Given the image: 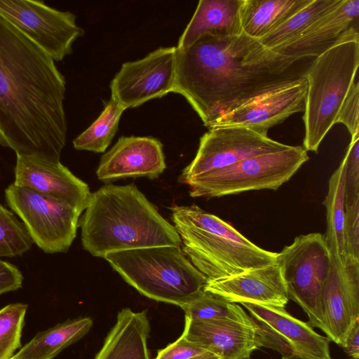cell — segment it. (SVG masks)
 <instances>
[{
	"mask_svg": "<svg viewBox=\"0 0 359 359\" xmlns=\"http://www.w3.org/2000/svg\"><path fill=\"white\" fill-rule=\"evenodd\" d=\"M205 352L208 351L181 335L177 341L159 351L155 359H191Z\"/></svg>",
	"mask_w": 359,
	"mask_h": 359,
	"instance_id": "836d02e7",
	"label": "cell"
},
{
	"mask_svg": "<svg viewBox=\"0 0 359 359\" xmlns=\"http://www.w3.org/2000/svg\"><path fill=\"white\" fill-rule=\"evenodd\" d=\"M111 266L142 294L182 306L208 283L180 246L139 248L106 255Z\"/></svg>",
	"mask_w": 359,
	"mask_h": 359,
	"instance_id": "5b68a950",
	"label": "cell"
},
{
	"mask_svg": "<svg viewBox=\"0 0 359 359\" xmlns=\"http://www.w3.org/2000/svg\"><path fill=\"white\" fill-rule=\"evenodd\" d=\"M126 109L110 98L98 118L73 141L77 150L103 153L111 142Z\"/></svg>",
	"mask_w": 359,
	"mask_h": 359,
	"instance_id": "4316f807",
	"label": "cell"
},
{
	"mask_svg": "<svg viewBox=\"0 0 359 359\" xmlns=\"http://www.w3.org/2000/svg\"><path fill=\"white\" fill-rule=\"evenodd\" d=\"M344 240L346 255L359 260V197L345 204Z\"/></svg>",
	"mask_w": 359,
	"mask_h": 359,
	"instance_id": "1f68e13d",
	"label": "cell"
},
{
	"mask_svg": "<svg viewBox=\"0 0 359 359\" xmlns=\"http://www.w3.org/2000/svg\"><path fill=\"white\" fill-rule=\"evenodd\" d=\"M306 91L304 76L218 116L207 128L241 126L267 135L271 127L304 111Z\"/></svg>",
	"mask_w": 359,
	"mask_h": 359,
	"instance_id": "5bb4252c",
	"label": "cell"
},
{
	"mask_svg": "<svg viewBox=\"0 0 359 359\" xmlns=\"http://www.w3.org/2000/svg\"><path fill=\"white\" fill-rule=\"evenodd\" d=\"M312 0H243L242 33L259 40L273 31Z\"/></svg>",
	"mask_w": 359,
	"mask_h": 359,
	"instance_id": "603a6c76",
	"label": "cell"
},
{
	"mask_svg": "<svg viewBox=\"0 0 359 359\" xmlns=\"http://www.w3.org/2000/svg\"><path fill=\"white\" fill-rule=\"evenodd\" d=\"M170 210L182 251L208 282L276 263L277 252L259 248L197 205H173Z\"/></svg>",
	"mask_w": 359,
	"mask_h": 359,
	"instance_id": "277c9868",
	"label": "cell"
},
{
	"mask_svg": "<svg viewBox=\"0 0 359 359\" xmlns=\"http://www.w3.org/2000/svg\"><path fill=\"white\" fill-rule=\"evenodd\" d=\"M304 60L278 53L243 33L204 35L187 48H177L172 92L186 98L207 127L250 100L304 76Z\"/></svg>",
	"mask_w": 359,
	"mask_h": 359,
	"instance_id": "7a4b0ae2",
	"label": "cell"
},
{
	"mask_svg": "<svg viewBox=\"0 0 359 359\" xmlns=\"http://www.w3.org/2000/svg\"><path fill=\"white\" fill-rule=\"evenodd\" d=\"M23 276L14 264L0 259V295L20 289Z\"/></svg>",
	"mask_w": 359,
	"mask_h": 359,
	"instance_id": "e575fe53",
	"label": "cell"
},
{
	"mask_svg": "<svg viewBox=\"0 0 359 359\" xmlns=\"http://www.w3.org/2000/svg\"><path fill=\"white\" fill-rule=\"evenodd\" d=\"M79 226L93 256L164 245L181 246L175 226L133 184H108L91 193Z\"/></svg>",
	"mask_w": 359,
	"mask_h": 359,
	"instance_id": "3957f363",
	"label": "cell"
},
{
	"mask_svg": "<svg viewBox=\"0 0 359 359\" xmlns=\"http://www.w3.org/2000/svg\"><path fill=\"white\" fill-rule=\"evenodd\" d=\"M32 244L23 223L0 203V257L22 255Z\"/></svg>",
	"mask_w": 359,
	"mask_h": 359,
	"instance_id": "f1b7e54d",
	"label": "cell"
},
{
	"mask_svg": "<svg viewBox=\"0 0 359 359\" xmlns=\"http://www.w3.org/2000/svg\"><path fill=\"white\" fill-rule=\"evenodd\" d=\"M345 204L359 197V135L351 138L344 156Z\"/></svg>",
	"mask_w": 359,
	"mask_h": 359,
	"instance_id": "4dcf8cb0",
	"label": "cell"
},
{
	"mask_svg": "<svg viewBox=\"0 0 359 359\" xmlns=\"http://www.w3.org/2000/svg\"><path fill=\"white\" fill-rule=\"evenodd\" d=\"M182 336L219 359H250L252 352L261 348L250 320L185 318Z\"/></svg>",
	"mask_w": 359,
	"mask_h": 359,
	"instance_id": "d6986e66",
	"label": "cell"
},
{
	"mask_svg": "<svg viewBox=\"0 0 359 359\" xmlns=\"http://www.w3.org/2000/svg\"></svg>",
	"mask_w": 359,
	"mask_h": 359,
	"instance_id": "74e56055",
	"label": "cell"
},
{
	"mask_svg": "<svg viewBox=\"0 0 359 359\" xmlns=\"http://www.w3.org/2000/svg\"><path fill=\"white\" fill-rule=\"evenodd\" d=\"M65 91L55 61L0 16V144L16 156L60 161Z\"/></svg>",
	"mask_w": 359,
	"mask_h": 359,
	"instance_id": "6da1fadb",
	"label": "cell"
},
{
	"mask_svg": "<svg viewBox=\"0 0 359 359\" xmlns=\"http://www.w3.org/2000/svg\"><path fill=\"white\" fill-rule=\"evenodd\" d=\"M93 325L89 317L68 320L38 332L10 359H53L86 334Z\"/></svg>",
	"mask_w": 359,
	"mask_h": 359,
	"instance_id": "d4e9b609",
	"label": "cell"
},
{
	"mask_svg": "<svg viewBox=\"0 0 359 359\" xmlns=\"http://www.w3.org/2000/svg\"><path fill=\"white\" fill-rule=\"evenodd\" d=\"M342 0H312L282 25L258 40L265 48L273 49L298 37L324 15L339 5Z\"/></svg>",
	"mask_w": 359,
	"mask_h": 359,
	"instance_id": "484cf974",
	"label": "cell"
},
{
	"mask_svg": "<svg viewBox=\"0 0 359 359\" xmlns=\"http://www.w3.org/2000/svg\"><path fill=\"white\" fill-rule=\"evenodd\" d=\"M28 306L10 304L0 309V359H10L21 347L20 339Z\"/></svg>",
	"mask_w": 359,
	"mask_h": 359,
	"instance_id": "f546056e",
	"label": "cell"
},
{
	"mask_svg": "<svg viewBox=\"0 0 359 359\" xmlns=\"http://www.w3.org/2000/svg\"><path fill=\"white\" fill-rule=\"evenodd\" d=\"M358 28L359 0H342L298 37L272 50L299 60L317 57L337 44L359 41Z\"/></svg>",
	"mask_w": 359,
	"mask_h": 359,
	"instance_id": "2e32d148",
	"label": "cell"
},
{
	"mask_svg": "<svg viewBox=\"0 0 359 359\" xmlns=\"http://www.w3.org/2000/svg\"><path fill=\"white\" fill-rule=\"evenodd\" d=\"M359 82L357 79L352 84L344 100L336 119V123L344 124L351 138L359 135Z\"/></svg>",
	"mask_w": 359,
	"mask_h": 359,
	"instance_id": "d6a6232c",
	"label": "cell"
},
{
	"mask_svg": "<svg viewBox=\"0 0 359 359\" xmlns=\"http://www.w3.org/2000/svg\"><path fill=\"white\" fill-rule=\"evenodd\" d=\"M8 207L33 243L46 253L67 252L76 236L81 212L69 204L13 183L5 189Z\"/></svg>",
	"mask_w": 359,
	"mask_h": 359,
	"instance_id": "9c48e42d",
	"label": "cell"
},
{
	"mask_svg": "<svg viewBox=\"0 0 359 359\" xmlns=\"http://www.w3.org/2000/svg\"><path fill=\"white\" fill-rule=\"evenodd\" d=\"M248 311L259 345L274 350L281 359H331L330 340L285 307L241 303Z\"/></svg>",
	"mask_w": 359,
	"mask_h": 359,
	"instance_id": "8fae6325",
	"label": "cell"
},
{
	"mask_svg": "<svg viewBox=\"0 0 359 359\" xmlns=\"http://www.w3.org/2000/svg\"><path fill=\"white\" fill-rule=\"evenodd\" d=\"M176 58V47H163L123 63L111 82V97L126 109L172 92Z\"/></svg>",
	"mask_w": 359,
	"mask_h": 359,
	"instance_id": "4fadbf2b",
	"label": "cell"
},
{
	"mask_svg": "<svg viewBox=\"0 0 359 359\" xmlns=\"http://www.w3.org/2000/svg\"><path fill=\"white\" fill-rule=\"evenodd\" d=\"M165 168L163 144L158 139L123 136L101 157L96 175L105 182L128 177L155 179Z\"/></svg>",
	"mask_w": 359,
	"mask_h": 359,
	"instance_id": "ac0fdd59",
	"label": "cell"
},
{
	"mask_svg": "<svg viewBox=\"0 0 359 359\" xmlns=\"http://www.w3.org/2000/svg\"><path fill=\"white\" fill-rule=\"evenodd\" d=\"M149 330L147 311L122 309L95 359H149Z\"/></svg>",
	"mask_w": 359,
	"mask_h": 359,
	"instance_id": "7402d4cb",
	"label": "cell"
},
{
	"mask_svg": "<svg viewBox=\"0 0 359 359\" xmlns=\"http://www.w3.org/2000/svg\"><path fill=\"white\" fill-rule=\"evenodd\" d=\"M16 156L15 185L64 201L81 213L85 210L91 196L88 185L60 161Z\"/></svg>",
	"mask_w": 359,
	"mask_h": 359,
	"instance_id": "e0dca14e",
	"label": "cell"
},
{
	"mask_svg": "<svg viewBox=\"0 0 359 359\" xmlns=\"http://www.w3.org/2000/svg\"><path fill=\"white\" fill-rule=\"evenodd\" d=\"M0 16L55 62L70 55L73 43L84 34L74 13L50 7L43 1L0 0Z\"/></svg>",
	"mask_w": 359,
	"mask_h": 359,
	"instance_id": "30bf717a",
	"label": "cell"
},
{
	"mask_svg": "<svg viewBox=\"0 0 359 359\" xmlns=\"http://www.w3.org/2000/svg\"><path fill=\"white\" fill-rule=\"evenodd\" d=\"M359 41L337 44L315 58L305 73L304 147L317 152L352 84L358 79Z\"/></svg>",
	"mask_w": 359,
	"mask_h": 359,
	"instance_id": "8992f818",
	"label": "cell"
},
{
	"mask_svg": "<svg viewBox=\"0 0 359 359\" xmlns=\"http://www.w3.org/2000/svg\"><path fill=\"white\" fill-rule=\"evenodd\" d=\"M290 147L249 128L241 126L209 128L201 137L192 161L179 177L183 183L201 174L257 155L283 151Z\"/></svg>",
	"mask_w": 359,
	"mask_h": 359,
	"instance_id": "7c38bea8",
	"label": "cell"
},
{
	"mask_svg": "<svg viewBox=\"0 0 359 359\" xmlns=\"http://www.w3.org/2000/svg\"><path fill=\"white\" fill-rule=\"evenodd\" d=\"M191 359H219L215 354L210 352H205L201 355L192 358Z\"/></svg>",
	"mask_w": 359,
	"mask_h": 359,
	"instance_id": "8d00e7d4",
	"label": "cell"
},
{
	"mask_svg": "<svg viewBox=\"0 0 359 359\" xmlns=\"http://www.w3.org/2000/svg\"><path fill=\"white\" fill-rule=\"evenodd\" d=\"M321 330L343 348L359 321V260L346 255L341 268L332 266L321 294Z\"/></svg>",
	"mask_w": 359,
	"mask_h": 359,
	"instance_id": "9a60e30c",
	"label": "cell"
},
{
	"mask_svg": "<svg viewBox=\"0 0 359 359\" xmlns=\"http://www.w3.org/2000/svg\"><path fill=\"white\" fill-rule=\"evenodd\" d=\"M243 0H201L179 39V49L189 47L204 35L237 36L242 34L240 10Z\"/></svg>",
	"mask_w": 359,
	"mask_h": 359,
	"instance_id": "44dd1931",
	"label": "cell"
},
{
	"mask_svg": "<svg viewBox=\"0 0 359 359\" xmlns=\"http://www.w3.org/2000/svg\"><path fill=\"white\" fill-rule=\"evenodd\" d=\"M289 299L306 313L311 327L322 328L321 294L332 262L324 235L297 236L276 255Z\"/></svg>",
	"mask_w": 359,
	"mask_h": 359,
	"instance_id": "ba28073f",
	"label": "cell"
},
{
	"mask_svg": "<svg viewBox=\"0 0 359 359\" xmlns=\"http://www.w3.org/2000/svg\"><path fill=\"white\" fill-rule=\"evenodd\" d=\"M346 158L330 176L323 204L326 209L325 239L332 265L339 269L346 257L344 240Z\"/></svg>",
	"mask_w": 359,
	"mask_h": 359,
	"instance_id": "cb8c5ba5",
	"label": "cell"
},
{
	"mask_svg": "<svg viewBox=\"0 0 359 359\" xmlns=\"http://www.w3.org/2000/svg\"><path fill=\"white\" fill-rule=\"evenodd\" d=\"M309 159L307 151L290 146L283 151L251 156L186 180L192 197L207 198L262 189L276 190Z\"/></svg>",
	"mask_w": 359,
	"mask_h": 359,
	"instance_id": "52a82bcc",
	"label": "cell"
},
{
	"mask_svg": "<svg viewBox=\"0 0 359 359\" xmlns=\"http://www.w3.org/2000/svg\"><path fill=\"white\" fill-rule=\"evenodd\" d=\"M203 290L236 304L285 307L289 301L287 287L276 263L208 281Z\"/></svg>",
	"mask_w": 359,
	"mask_h": 359,
	"instance_id": "ffe728a7",
	"label": "cell"
},
{
	"mask_svg": "<svg viewBox=\"0 0 359 359\" xmlns=\"http://www.w3.org/2000/svg\"><path fill=\"white\" fill-rule=\"evenodd\" d=\"M180 307L184 311L185 318L192 320L218 318L243 321L250 320L249 315L238 304L229 302L204 290Z\"/></svg>",
	"mask_w": 359,
	"mask_h": 359,
	"instance_id": "83f0119b",
	"label": "cell"
},
{
	"mask_svg": "<svg viewBox=\"0 0 359 359\" xmlns=\"http://www.w3.org/2000/svg\"><path fill=\"white\" fill-rule=\"evenodd\" d=\"M342 348L351 359H359V321L348 333Z\"/></svg>",
	"mask_w": 359,
	"mask_h": 359,
	"instance_id": "d590c367",
	"label": "cell"
}]
</instances>
